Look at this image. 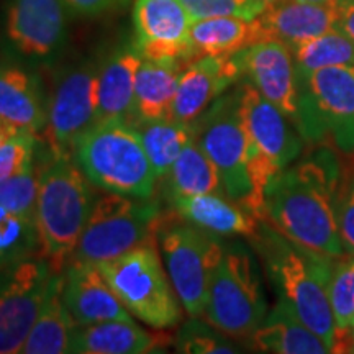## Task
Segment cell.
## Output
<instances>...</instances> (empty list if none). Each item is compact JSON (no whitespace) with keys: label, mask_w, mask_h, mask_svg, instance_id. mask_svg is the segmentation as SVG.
<instances>
[{"label":"cell","mask_w":354,"mask_h":354,"mask_svg":"<svg viewBox=\"0 0 354 354\" xmlns=\"http://www.w3.org/2000/svg\"><path fill=\"white\" fill-rule=\"evenodd\" d=\"M328 145L281 171L268 185L266 221L290 240L330 258L344 254L335 215L343 162Z\"/></svg>","instance_id":"cell-1"},{"label":"cell","mask_w":354,"mask_h":354,"mask_svg":"<svg viewBox=\"0 0 354 354\" xmlns=\"http://www.w3.org/2000/svg\"><path fill=\"white\" fill-rule=\"evenodd\" d=\"M250 240L277 299L333 349L336 325L328 292L336 259L290 240L266 220L259 221L258 232Z\"/></svg>","instance_id":"cell-2"},{"label":"cell","mask_w":354,"mask_h":354,"mask_svg":"<svg viewBox=\"0 0 354 354\" xmlns=\"http://www.w3.org/2000/svg\"><path fill=\"white\" fill-rule=\"evenodd\" d=\"M37 166L39 256L61 272L73 258L100 189L87 179L71 153H46Z\"/></svg>","instance_id":"cell-3"},{"label":"cell","mask_w":354,"mask_h":354,"mask_svg":"<svg viewBox=\"0 0 354 354\" xmlns=\"http://www.w3.org/2000/svg\"><path fill=\"white\" fill-rule=\"evenodd\" d=\"M73 158L87 179L104 192L138 198L156 194V174L131 123L97 122L79 136Z\"/></svg>","instance_id":"cell-4"},{"label":"cell","mask_w":354,"mask_h":354,"mask_svg":"<svg viewBox=\"0 0 354 354\" xmlns=\"http://www.w3.org/2000/svg\"><path fill=\"white\" fill-rule=\"evenodd\" d=\"M95 264L131 317L154 330L174 328L183 322V304L162 264L156 238Z\"/></svg>","instance_id":"cell-5"},{"label":"cell","mask_w":354,"mask_h":354,"mask_svg":"<svg viewBox=\"0 0 354 354\" xmlns=\"http://www.w3.org/2000/svg\"><path fill=\"white\" fill-rule=\"evenodd\" d=\"M240 87L248 138V174L253 185L248 210L256 218L266 220L268 185L302 154L305 141L297 127L250 82L241 79Z\"/></svg>","instance_id":"cell-6"},{"label":"cell","mask_w":354,"mask_h":354,"mask_svg":"<svg viewBox=\"0 0 354 354\" xmlns=\"http://www.w3.org/2000/svg\"><path fill=\"white\" fill-rule=\"evenodd\" d=\"M268 315V300L254 256L241 245H225L212 274L203 317L233 339H250Z\"/></svg>","instance_id":"cell-7"},{"label":"cell","mask_w":354,"mask_h":354,"mask_svg":"<svg viewBox=\"0 0 354 354\" xmlns=\"http://www.w3.org/2000/svg\"><path fill=\"white\" fill-rule=\"evenodd\" d=\"M297 130L310 146L354 153V66H330L297 77Z\"/></svg>","instance_id":"cell-8"},{"label":"cell","mask_w":354,"mask_h":354,"mask_svg":"<svg viewBox=\"0 0 354 354\" xmlns=\"http://www.w3.org/2000/svg\"><path fill=\"white\" fill-rule=\"evenodd\" d=\"M156 243L184 312L189 318L203 317L212 274L225 250L220 236L172 212V216H165L159 223Z\"/></svg>","instance_id":"cell-9"},{"label":"cell","mask_w":354,"mask_h":354,"mask_svg":"<svg viewBox=\"0 0 354 354\" xmlns=\"http://www.w3.org/2000/svg\"><path fill=\"white\" fill-rule=\"evenodd\" d=\"M158 198H138L100 190L71 261L113 259L156 238L165 218Z\"/></svg>","instance_id":"cell-10"},{"label":"cell","mask_w":354,"mask_h":354,"mask_svg":"<svg viewBox=\"0 0 354 354\" xmlns=\"http://www.w3.org/2000/svg\"><path fill=\"white\" fill-rule=\"evenodd\" d=\"M192 127L198 146L218 169L227 196L248 209L253 185L248 174L240 82L218 97Z\"/></svg>","instance_id":"cell-11"},{"label":"cell","mask_w":354,"mask_h":354,"mask_svg":"<svg viewBox=\"0 0 354 354\" xmlns=\"http://www.w3.org/2000/svg\"><path fill=\"white\" fill-rule=\"evenodd\" d=\"M99 63L82 59L57 71L48 92V120L43 131L48 153L73 154L79 136L97 123Z\"/></svg>","instance_id":"cell-12"},{"label":"cell","mask_w":354,"mask_h":354,"mask_svg":"<svg viewBox=\"0 0 354 354\" xmlns=\"http://www.w3.org/2000/svg\"><path fill=\"white\" fill-rule=\"evenodd\" d=\"M68 15L64 0H6V46L24 64L50 66L68 43Z\"/></svg>","instance_id":"cell-13"},{"label":"cell","mask_w":354,"mask_h":354,"mask_svg":"<svg viewBox=\"0 0 354 354\" xmlns=\"http://www.w3.org/2000/svg\"><path fill=\"white\" fill-rule=\"evenodd\" d=\"M55 272L59 271L41 256L0 271V354H20Z\"/></svg>","instance_id":"cell-14"},{"label":"cell","mask_w":354,"mask_h":354,"mask_svg":"<svg viewBox=\"0 0 354 354\" xmlns=\"http://www.w3.org/2000/svg\"><path fill=\"white\" fill-rule=\"evenodd\" d=\"M192 21L180 0H135L133 43L143 59L187 64L198 57L190 41Z\"/></svg>","instance_id":"cell-15"},{"label":"cell","mask_w":354,"mask_h":354,"mask_svg":"<svg viewBox=\"0 0 354 354\" xmlns=\"http://www.w3.org/2000/svg\"><path fill=\"white\" fill-rule=\"evenodd\" d=\"M241 79L297 125L299 87L294 56L287 44L266 39L236 53Z\"/></svg>","instance_id":"cell-16"},{"label":"cell","mask_w":354,"mask_h":354,"mask_svg":"<svg viewBox=\"0 0 354 354\" xmlns=\"http://www.w3.org/2000/svg\"><path fill=\"white\" fill-rule=\"evenodd\" d=\"M241 81L236 56H201L180 71L172 115L177 122L194 125L214 102Z\"/></svg>","instance_id":"cell-17"},{"label":"cell","mask_w":354,"mask_h":354,"mask_svg":"<svg viewBox=\"0 0 354 354\" xmlns=\"http://www.w3.org/2000/svg\"><path fill=\"white\" fill-rule=\"evenodd\" d=\"M63 300L79 326L133 318L102 276L95 263L69 261L63 269Z\"/></svg>","instance_id":"cell-18"},{"label":"cell","mask_w":354,"mask_h":354,"mask_svg":"<svg viewBox=\"0 0 354 354\" xmlns=\"http://www.w3.org/2000/svg\"><path fill=\"white\" fill-rule=\"evenodd\" d=\"M32 66L0 63V120L19 131H44L48 92Z\"/></svg>","instance_id":"cell-19"},{"label":"cell","mask_w":354,"mask_h":354,"mask_svg":"<svg viewBox=\"0 0 354 354\" xmlns=\"http://www.w3.org/2000/svg\"><path fill=\"white\" fill-rule=\"evenodd\" d=\"M143 56L135 43H123L113 48L99 63L97 86V122L122 120L133 123L136 73Z\"/></svg>","instance_id":"cell-20"},{"label":"cell","mask_w":354,"mask_h":354,"mask_svg":"<svg viewBox=\"0 0 354 354\" xmlns=\"http://www.w3.org/2000/svg\"><path fill=\"white\" fill-rule=\"evenodd\" d=\"M339 7L300 0H279L256 17L266 39H276L292 48L336 28Z\"/></svg>","instance_id":"cell-21"},{"label":"cell","mask_w":354,"mask_h":354,"mask_svg":"<svg viewBox=\"0 0 354 354\" xmlns=\"http://www.w3.org/2000/svg\"><path fill=\"white\" fill-rule=\"evenodd\" d=\"M166 203L179 218L218 236L253 238L259 228L261 220L225 194L176 197Z\"/></svg>","instance_id":"cell-22"},{"label":"cell","mask_w":354,"mask_h":354,"mask_svg":"<svg viewBox=\"0 0 354 354\" xmlns=\"http://www.w3.org/2000/svg\"><path fill=\"white\" fill-rule=\"evenodd\" d=\"M171 339L165 335H153L138 323L128 320H107L76 328L71 353L74 354H146L165 348Z\"/></svg>","instance_id":"cell-23"},{"label":"cell","mask_w":354,"mask_h":354,"mask_svg":"<svg viewBox=\"0 0 354 354\" xmlns=\"http://www.w3.org/2000/svg\"><path fill=\"white\" fill-rule=\"evenodd\" d=\"M251 346L261 353L325 354L331 353L326 342L313 333L289 305L277 299L271 312L250 338Z\"/></svg>","instance_id":"cell-24"},{"label":"cell","mask_w":354,"mask_h":354,"mask_svg":"<svg viewBox=\"0 0 354 354\" xmlns=\"http://www.w3.org/2000/svg\"><path fill=\"white\" fill-rule=\"evenodd\" d=\"M64 274L55 272L46 299L35 320L21 354H66L71 353L77 323L63 300Z\"/></svg>","instance_id":"cell-25"},{"label":"cell","mask_w":354,"mask_h":354,"mask_svg":"<svg viewBox=\"0 0 354 354\" xmlns=\"http://www.w3.org/2000/svg\"><path fill=\"white\" fill-rule=\"evenodd\" d=\"M184 63L143 59L135 81L133 123L169 118Z\"/></svg>","instance_id":"cell-26"},{"label":"cell","mask_w":354,"mask_h":354,"mask_svg":"<svg viewBox=\"0 0 354 354\" xmlns=\"http://www.w3.org/2000/svg\"><path fill=\"white\" fill-rule=\"evenodd\" d=\"M162 197L166 202L176 197L198 196V194H225L220 172L210 158L202 151L196 136H192L169 172L161 180Z\"/></svg>","instance_id":"cell-27"},{"label":"cell","mask_w":354,"mask_h":354,"mask_svg":"<svg viewBox=\"0 0 354 354\" xmlns=\"http://www.w3.org/2000/svg\"><path fill=\"white\" fill-rule=\"evenodd\" d=\"M190 41L198 57L233 56L251 44L263 41V35L256 19L212 17L192 21Z\"/></svg>","instance_id":"cell-28"},{"label":"cell","mask_w":354,"mask_h":354,"mask_svg":"<svg viewBox=\"0 0 354 354\" xmlns=\"http://www.w3.org/2000/svg\"><path fill=\"white\" fill-rule=\"evenodd\" d=\"M131 125L140 133L141 143L145 146L158 183H161L194 136V127L171 117L158 120H136Z\"/></svg>","instance_id":"cell-29"},{"label":"cell","mask_w":354,"mask_h":354,"mask_svg":"<svg viewBox=\"0 0 354 354\" xmlns=\"http://www.w3.org/2000/svg\"><path fill=\"white\" fill-rule=\"evenodd\" d=\"M297 77L330 66H354V41L339 30L320 35L290 48Z\"/></svg>","instance_id":"cell-30"},{"label":"cell","mask_w":354,"mask_h":354,"mask_svg":"<svg viewBox=\"0 0 354 354\" xmlns=\"http://www.w3.org/2000/svg\"><path fill=\"white\" fill-rule=\"evenodd\" d=\"M33 256H39L35 221L0 205V271Z\"/></svg>","instance_id":"cell-31"},{"label":"cell","mask_w":354,"mask_h":354,"mask_svg":"<svg viewBox=\"0 0 354 354\" xmlns=\"http://www.w3.org/2000/svg\"><path fill=\"white\" fill-rule=\"evenodd\" d=\"M228 335L201 318H190L179 328L174 339L177 353L184 354H212V353H240Z\"/></svg>","instance_id":"cell-32"},{"label":"cell","mask_w":354,"mask_h":354,"mask_svg":"<svg viewBox=\"0 0 354 354\" xmlns=\"http://www.w3.org/2000/svg\"><path fill=\"white\" fill-rule=\"evenodd\" d=\"M328 294L336 330L351 328L354 323V254L335 261Z\"/></svg>","instance_id":"cell-33"},{"label":"cell","mask_w":354,"mask_h":354,"mask_svg":"<svg viewBox=\"0 0 354 354\" xmlns=\"http://www.w3.org/2000/svg\"><path fill=\"white\" fill-rule=\"evenodd\" d=\"M38 202V166L37 161L32 167L20 174L8 177L0 183V205L12 214L35 221Z\"/></svg>","instance_id":"cell-34"},{"label":"cell","mask_w":354,"mask_h":354,"mask_svg":"<svg viewBox=\"0 0 354 354\" xmlns=\"http://www.w3.org/2000/svg\"><path fill=\"white\" fill-rule=\"evenodd\" d=\"M38 135L32 131H17L0 143V183L32 167L37 161Z\"/></svg>","instance_id":"cell-35"},{"label":"cell","mask_w":354,"mask_h":354,"mask_svg":"<svg viewBox=\"0 0 354 354\" xmlns=\"http://www.w3.org/2000/svg\"><path fill=\"white\" fill-rule=\"evenodd\" d=\"M192 20L212 19V17H240L254 20L266 10L258 0H180Z\"/></svg>","instance_id":"cell-36"},{"label":"cell","mask_w":354,"mask_h":354,"mask_svg":"<svg viewBox=\"0 0 354 354\" xmlns=\"http://www.w3.org/2000/svg\"><path fill=\"white\" fill-rule=\"evenodd\" d=\"M335 215L344 254H354V167L343 165L335 198Z\"/></svg>","instance_id":"cell-37"},{"label":"cell","mask_w":354,"mask_h":354,"mask_svg":"<svg viewBox=\"0 0 354 354\" xmlns=\"http://www.w3.org/2000/svg\"><path fill=\"white\" fill-rule=\"evenodd\" d=\"M127 0H64L71 15L76 17H99L115 10Z\"/></svg>","instance_id":"cell-38"},{"label":"cell","mask_w":354,"mask_h":354,"mask_svg":"<svg viewBox=\"0 0 354 354\" xmlns=\"http://www.w3.org/2000/svg\"><path fill=\"white\" fill-rule=\"evenodd\" d=\"M336 30H339V32L344 33L348 38H351L354 41V3L339 7V15H338V21H336Z\"/></svg>","instance_id":"cell-39"},{"label":"cell","mask_w":354,"mask_h":354,"mask_svg":"<svg viewBox=\"0 0 354 354\" xmlns=\"http://www.w3.org/2000/svg\"><path fill=\"white\" fill-rule=\"evenodd\" d=\"M17 131H19V130H15V128H13V127L7 125L6 122L0 120V143H3V141L10 138V136L15 135Z\"/></svg>","instance_id":"cell-40"},{"label":"cell","mask_w":354,"mask_h":354,"mask_svg":"<svg viewBox=\"0 0 354 354\" xmlns=\"http://www.w3.org/2000/svg\"><path fill=\"white\" fill-rule=\"evenodd\" d=\"M300 2H308V3H320V6H336L335 0H300Z\"/></svg>","instance_id":"cell-41"},{"label":"cell","mask_w":354,"mask_h":354,"mask_svg":"<svg viewBox=\"0 0 354 354\" xmlns=\"http://www.w3.org/2000/svg\"><path fill=\"white\" fill-rule=\"evenodd\" d=\"M335 3L338 7H344V6H349V3H354V0H335Z\"/></svg>","instance_id":"cell-42"},{"label":"cell","mask_w":354,"mask_h":354,"mask_svg":"<svg viewBox=\"0 0 354 354\" xmlns=\"http://www.w3.org/2000/svg\"><path fill=\"white\" fill-rule=\"evenodd\" d=\"M258 2H261L263 3L264 7H269V6H272V3H276V2H279V0H258Z\"/></svg>","instance_id":"cell-43"},{"label":"cell","mask_w":354,"mask_h":354,"mask_svg":"<svg viewBox=\"0 0 354 354\" xmlns=\"http://www.w3.org/2000/svg\"><path fill=\"white\" fill-rule=\"evenodd\" d=\"M351 333H353V338H354V323H353V326H351Z\"/></svg>","instance_id":"cell-44"}]
</instances>
